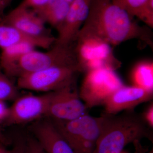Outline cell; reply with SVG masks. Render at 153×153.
Listing matches in <instances>:
<instances>
[{
    "label": "cell",
    "instance_id": "6da1fadb",
    "mask_svg": "<svg viewBox=\"0 0 153 153\" xmlns=\"http://www.w3.org/2000/svg\"><path fill=\"white\" fill-rule=\"evenodd\" d=\"M80 31L101 38L113 47L136 40L153 49L152 29L138 24L112 0H91L88 16Z\"/></svg>",
    "mask_w": 153,
    "mask_h": 153
},
{
    "label": "cell",
    "instance_id": "7a4b0ae2",
    "mask_svg": "<svg viewBox=\"0 0 153 153\" xmlns=\"http://www.w3.org/2000/svg\"><path fill=\"white\" fill-rule=\"evenodd\" d=\"M101 134L93 153H121L127 145L143 138L153 141V132L141 114L134 111L121 114H103Z\"/></svg>",
    "mask_w": 153,
    "mask_h": 153
},
{
    "label": "cell",
    "instance_id": "3957f363",
    "mask_svg": "<svg viewBox=\"0 0 153 153\" xmlns=\"http://www.w3.org/2000/svg\"><path fill=\"white\" fill-rule=\"evenodd\" d=\"M69 66L77 67L74 44L68 46L54 44L46 52L34 49L27 52L4 73L9 77H19L52 67Z\"/></svg>",
    "mask_w": 153,
    "mask_h": 153
},
{
    "label": "cell",
    "instance_id": "277c9868",
    "mask_svg": "<svg viewBox=\"0 0 153 153\" xmlns=\"http://www.w3.org/2000/svg\"><path fill=\"white\" fill-rule=\"evenodd\" d=\"M111 45L94 35L79 31L74 49L79 72L95 68H107L115 71L121 65Z\"/></svg>",
    "mask_w": 153,
    "mask_h": 153
},
{
    "label": "cell",
    "instance_id": "5b68a950",
    "mask_svg": "<svg viewBox=\"0 0 153 153\" xmlns=\"http://www.w3.org/2000/svg\"><path fill=\"white\" fill-rule=\"evenodd\" d=\"M103 114L93 117L85 114L73 120H52L74 153H93L101 134Z\"/></svg>",
    "mask_w": 153,
    "mask_h": 153
},
{
    "label": "cell",
    "instance_id": "8992f818",
    "mask_svg": "<svg viewBox=\"0 0 153 153\" xmlns=\"http://www.w3.org/2000/svg\"><path fill=\"white\" fill-rule=\"evenodd\" d=\"M124 85L115 71L107 68L92 69L85 75L79 91V97L88 110L105 102Z\"/></svg>",
    "mask_w": 153,
    "mask_h": 153
},
{
    "label": "cell",
    "instance_id": "52a82bcc",
    "mask_svg": "<svg viewBox=\"0 0 153 153\" xmlns=\"http://www.w3.org/2000/svg\"><path fill=\"white\" fill-rule=\"evenodd\" d=\"M78 72L75 66L52 67L19 76L17 86L25 90L49 93L76 82Z\"/></svg>",
    "mask_w": 153,
    "mask_h": 153
},
{
    "label": "cell",
    "instance_id": "ba28073f",
    "mask_svg": "<svg viewBox=\"0 0 153 153\" xmlns=\"http://www.w3.org/2000/svg\"><path fill=\"white\" fill-rule=\"evenodd\" d=\"M87 111L75 82L52 92L47 116L52 120L68 121L88 113Z\"/></svg>",
    "mask_w": 153,
    "mask_h": 153
},
{
    "label": "cell",
    "instance_id": "9c48e42d",
    "mask_svg": "<svg viewBox=\"0 0 153 153\" xmlns=\"http://www.w3.org/2000/svg\"><path fill=\"white\" fill-rule=\"evenodd\" d=\"M52 92L42 95L32 94L19 96L9 107L5 120L9 125L23 124L47 116Z\"/></svg>",
    "mask_w": 153,
    "mask_h": 153
},
{
    "label": "cell",
    "instance_id": "30bf717a",
    "mask_svg": "<svg viewBox=\"0 0 153 153\" xmlns=\"http://www.w3.org/2000/svg\"><path fill=\"white\" fill-rule=\"evenodd\" d=\"M91 2V0H74L70 3L65 20L57 31L54 44L65 46L74 44L88 16Z\"/></svg>",
    "mask_w": 153,
    "mask_h": 153
},
{
    "label": "cell",
    "instance_id": "8fae6325",
    "mask_svg": "<svg viewBox=\"0 0 153 153\" xmlns=\"http://www.w3.org/2000/svg\"><path fill=\"white\" fill-rule=\"evenodd\" d=\"M153 91L132 85H123L108 99L103 105L105 114H117L122 111H134L136 107L153 99Z\"/></svg>",
    "mask_w": 153,
    "mask_h": 153
},
{
    "label": "cell",
    "instance_id": "7c38bea8",
    "mask_svg": "<svg viewBox=\"0 0 153 153\" xmlns=\"http://www.w3.org/2000/svg\"><path fill=\"white\" fill-rule=\"evenodd\" d=\"M0 20L30 36H50L45 24L34 11L20 4Z\"/></svg>",
    "mask_w": 153,
    "mask_h": 153
},
{
    "label": "cell",
    "instance_id": "4fadbf2b",
    "mask_svg": "<svg viewBox=\"0 0 153 153\" xmlns=\"http://www.w3.org/2000/svg\"><path fill=\"white\" fill-rule=\"evenodd\" d=\"M32 131L46 153H74L52 121L36 123L32 126Z\"/></svg>",
    "mask_w": 153,
    "mask_h": 153
},
{
    "label": "cell",
    "instance_id": "5bb4252c",
    "mask_svg": "<svg viewBox=\"0 0 153 153\" xmlns=\"http://www.w3.org/2000/svg\"><path fill=\"white\" fill-rule=\"evenodd\" d=\"M55 40L56 38L51 36H30L0 20V48L1 49L22 44L48 49L54 45Z\"/></svg>",
    "mask_w": 153,
    "mask_h": 153
},
{
    "label": "cell",
    "instance_id": "9a60e30c",
    "mask_svg": "<svg viewBox=\"0 0 153 153\" xmlns=\"http://www.w3.org/2000/svg\"><path fill=\"white\" fill-rule=\"evenodd\" d=\"M70 4L64 0H50L43 5L32 9L44 22L57 31L63 24Z\"/></svg>",
    "mask_w": 153,
    "mask_h": 153
},
{
    "label": "cell",
    "instance_id": "2e32d148",
    "mask_svg": "<svg viewBox=\"0 0 153 153\" xmlns=\"http://www.w3.org/2000/svg\"><path fill=\"white\" fill-rule=\"evenodd\" d=\"M132 85L153 91V62L145 60L135 65L131 72Z\"/></svg>",
    "mask_w": 153,
    "mask_h": 153
},
{
    "label": "cell",
    "instance_id": "e0dca14e",
    "mask_svg": "<svg viewBox=\"0 0 153 153\" xmlns=\"http://www.w3.org/2000/svg\"><path fill=\"white\" fill-rule=\"evenodd\" d=\"M30 44H22L13 45L2 49L0 55V65L5 72L23 55L35 49Z\"/></svg>",
    "mask_w": 153,
    "mask_h": 153
},
{
    "label": "cell",
    "instance_id": "ac0fdd59",
    "mask_svg": "<svg viewBox=\"0 0 153 153\" xmlns=\"http://www.w3.org/2000/svg\"><path fill=\"white\" fill-rule=\"evenodd\" d=\"M18 88L9 76L0 73V100H15L19 96Z\"/></svg>",
    "mask_w": 153,
    "mask_h": 153
},
{
    "label": "cell",
    "instance_id": "d6986e66",
    "mask_svg": "<svg viewBox=\"0 0 153 153\" xmlns=\"http://www.w3.org/2000/svg\"><path fill=\"white\" fill-rule=\"evenodd\" d=\"M148 0H112L113 2L125 10L132 18L138 19Z\"/></svg>",
    "mask_w": 153,
    "mask_h": 153
},
{
    "label": "cell",
    "instance_id": "ffe728a7",
    "mask_svg": "<svg viewBox=\"0 0 153 153\" xmlns=\"http://www.w3.org/2000/svg\"><path fill=\"white\" fill-rule=\"evenodd\" d=\"M138 19L149 27L153 28V0H148Z\"/></svg>",
    "mask_w": 153,
    "mask_h": 153
},
{
    "label": "cell",
    "instance_id": "44dd1931",
    "mask_svg": "<svg viewBox=\"0 0 153 153\" xmlns=\"http://www.w3.org/2000/svg\"><path fill=\"white\" fill-rule=\"evenodd\" d=\"M25 153H46L35 138L26 139Z\"/></svg>",
    "mask_w": 153,
    "mask_h": 153
},
{
    "label": "cell",
    "instance_id": "7402d4cb",
    "mask_svg": "<svg viewBox=\"0 0 153 153\" xmlns=\"http://www.w3.org/2000/svg\"><path fill=\"white\" fill-rule=\"evenodd\" d=\"M26 139L22 137H18L14 142L12 153H25Z\"/></svg>",
    "mask_w": 153,
    "mask_h": 153
},
{
    "label": "cell",
    "instance_id": "603a6c76",
    "mask_svg": "<svg viewBox=\"0 0 153 153\" xmlns=\"http://www.w3.org/2000/svg\"><path fill=\"white\" fill-rule=\"evenodd\" d=\"M50 0H23L21 6L30 9H34L46 4Z\"/></svg>",
    "mask_w": 153,
    "mask_h": 153
},
{
    "label": "cell",
    "instance_id": "cb8c5ba5",
    "mask_svg": "<svg viewBox=\"0 0 153 153\" xmlns=\"http://www.w3.org/2000/svg\"><path fill=\"white\" fill-rule=\"evenodd\" d=\"M146 123L151 128L153 127V103L149 106L147 109L141 114Z\"/></svg>",
    "mask_w": 153,
    "mask_h": 153
},
{
    "label": "cell",
    "instance_id": "d4e9b609",
    "mask_svg": "<svg viewBox=\"0 0 153 153\" xmlns=\"http://www.w3.org/2000/svg\"><path fill=\"white\" fill-rule=\"evenodd\" d=\"M9 107L7 106L5 101L0 100V122L5 120L9 113Z\"/></svg>",
    "mask_w": 153,
    "mask_h": 153
},
{
    "label": "cell",
    "instance_id": "484cf974",
    "mask_svg": "<svg viewBox=\"0 0 153 153\" xmlns=\"http://www.w3.org/2000/svg\"><path fill=\"white\" fill-rule=\"evenodd\" d=\"M133 143L134 147L135 153H153V150H148L144 147L143 146L140 141H135Z\"/></svg>",
    "mask_w": 153,
    "mask_h": 153
},
{
    "label": "cell",
    "instance_id": "4316f807",
    "mask_svg": "<svg viewBox=\"0 0 153 153\" xmlns=\"http://www.w3.org/2000/svg\"><path fill=\"white\" fill-rule=\"evenodd\" d=\"M13 0H0V19L4 16V13L6 8Z\"/></svg>",
    "mask_w": 153,
    "mask_h": 153
},
{
    "label": "cell",
    "instance_id": "83f0119b",
    "mask_svg": "<svg viewBox=\"0 0 153 153\" xmlns=\"http://www.w3.org/2000/svg\"><path fill=\"white\" fill-rule=\"evenodd\" d=\"M3 144L1 143L0 144V153H12V151L7 149Z\"/></svg>",
    "mask_w": 153,
    "mask_h": 153
},
{
    "label": "cell",
    "instance_id": "f1b7e54d",
    "mask_svg": "<svg viewBox=\"0 0 153 153\" xmlns=\"http://www.w3.org/2000/svg\"><path fill=\"white\" fill-rule=\"evenodd\" d=\"M0 142L4 144H5L7 143V139L1 131H0Z\"/></svg>",
    "mask_w": 153,
    "mask_h": 153
},
{
    "label": "cell",
    "instance_id": "f546056e",
    "mask_svg": "<svg viewBox=\"0 0 153 153\" xmlns=\"http://www.w3.org/2000/svg\"><path fill=\"white\" fill-rule=\"evenodd\" d=\"M64 1H66L67 2H68L70 4V3L72 2L73 1H74V0H64Z\"/></svg>",
    "mask_w": 153,
    "mask_h": 153
},
{
    "label": "cell",
    "instance_id": "4dcf8cb0",
    "mask_svg": "<svg viewBox=\"0 0 153 153\" xmlns=\"http://www.w3.org/2000/svg\"><path fill=\"white\" fill-rule=\"evenodd\" d=\"M121 153H128L127 152H124V151H123L122 152H121Z\"/></svg>",
    "mask_w": 153,
    "mask_h": 153
}]
</instances>
